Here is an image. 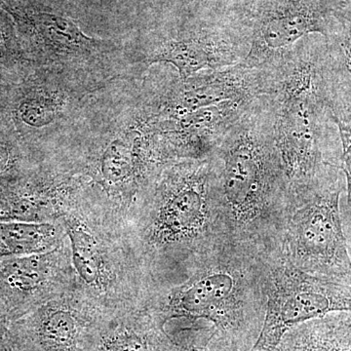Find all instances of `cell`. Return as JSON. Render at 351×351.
I'll return each instance as SVG.
<instances>
[{"label": "cell", "mask_w": 351, "mask_h": 351, "mask_svg": "<svg viewBox=\"0 0 351 351\" xmlns=\"http://www.w3.org/2000/svg\"><path fill=\"white\" fill-rule=\"evenodd\" d=\"M332 120L338 129L341 141V168L346 180V201L345 206L341 207L343 230L346 237H351V122L346 121L331 113Z\"/></svg>", "instance_id": "cell-18"}, {"label": "cell", "mask_w": 351, "mask_h": 351, "mask_svg": "<svg viewBox=\"0 0 351 351\" xmlns=\"http://www.w3.org/2000/svg\"><path fill=\"white\" fill-rule=\"evenodd\" d=\"M54 250L0 258V288L16 299H29L46 288L54 276Z\"/></svg>", "instance_id": "cell-13"}, {"label": "cell", "mask_w": 351, "mask_h": 351, "mask_svg": "<svg viewBox=\"0 0 351 351\" xmlns=\"http://www.w3.org/2000/svg\"><path fill=\"white\" fill-rule=\"evenodd\" d=\"M341 0H226L248 40L249 66H269L302 38L327 36Z\"/></svg>", "instance_id": "cell-7"}, {"label": "cell", "mask_w": 351, "mask_h": 351, "mask_svg": "<svg viewBox=\"0 0 351 351\" xmlns=\"http://www.w3.org/2000/svg\"><path fill=\"white\" fill-rule=\"evenodd\" d=\"M343 1H348V2H350L351 0H343Z\"/></svg>", "instance_id": "cell-27"}, {"label": "cell", "mask_w": 351, "mask_h": 351, "mask_svg": "<svg viewBox=\"0 0 351 351\" xmlns=\"http://www.w3.org/2000/svg\"><path fill=\"white\" fill-rule=\"evenodd\" d=\"M58 240L59 233L52 223L0 221V258L53 251Z\"/></svg>", "instance_id": "cell-14"}, {"label": "cell", "mask_w": 351, "mask_h": 351, "mask_svg": "<svg viewBox=\"0 0 351 351\" xmlns=\"http://www.w3.org/2000/svg\"><path fill=\"white\" fill-rule=\"evenodd\" d=\"M348 318H350V321L351 323V313H348Z\"/></svg>", "instance_id": "cell-26"}, {"label": "cell", "mask_w": 351, "mask_h": 351, "mask_svg": "<svg viewBox=\"0 0 351 351\" xmlns=\"http://www.w3.org/2000/svg\"><path fill=\"white\" fill-rule=\"evenodd\" d=\"M323 39L330 110L335 117L351 122V2L343 1Z\"/></svg>", "instance_id": "cell-11"}, {"label": "cell", "mask_w": 351, "mask_h": 351, "mask_svg": "<svg viewBox=\"0 0 351 351\" xmlns=\"http://www.w3.org/2000/svg\"><path fill=\"white\" fill-rule=\"evenodd\" d=\"M208 2H213V3H223L226 0H206Z\"/></svg>", "instance_id": "cell-25"}, {"label": "cell", "mask_w": 351, "mask_h": 351, "mask_svg": "<svg viewBox=\"0 0 351 351\" xmlns=\"http://www.w3.org/2000/svg\"><path fill=\"white\" fill-rule=\"evenodd\" d=\"M58 108L56 99L38 97L24 101L20 107V114L29 125L41 127L54 120Z\"/></svg>", "instance_id": "cell-20"}, {"label": "cell", "mask_w": 351, "mask_h": 351, "mask_svg": "<svg viewBox=\"0 0 351 351\" xmlns=\"http://www.w3.org/2000/svg\"><path fill=\"white\" fill-rule=\"evenodd\" d=\"M208 158L230 241L262 249L280 241L289 193L267 96L251 104Z\"/></svg>", "instance_id": "cell-2"}, {"label": "cell", "mask_w": 351, "mask_h": 351, "mask_svg": "<svg viewBox=\"0 0 351 351\" xmlns=\"http://www.w3.org/2000/svg\"><path fill=\"white\" fill-rule=\"evenodd\" d=\"M274 351H351L348 313L328 314L289 329Z\"/></svg>", "instance_id": "cell-12"}, {"label": "cell", "mask_w": 351, "mask_h": 351, "mask_svg": "<svg viewBox=\"0 0 351 351\" xmlns=\"http://www.w3.org/2000/svg\"><path fill=\"white\" fill-rule=\"evenodd\" d=\"M36 341L45 351H69L77 339L75 314L62 307H47L34 324Z\"/></svg>", "instance_id": "cell-16"}, {"label": "cell", "mask_w": 351, "mask_h": 351, "mask_svg": "<svg viewBox=\"0 0 351 351\" xmlns=\"http://www.w3.org/2000/svg\"><path fill=\"white\" fill-rule=\"evenodd\" d=\"M272 64L244 63L204 71L186 80L168 82L154 95L151 108L159 119H176L226 101H252L267 96L271 88Z\"/></svg>", "instance_id": "cell-9"}, {"label": "cell", "mask_w": 351, "mask_h": 351, "mask_svg": "<svg viewBox=\"0 0 351 351\" xmlns=\"http://www.w3.org/2000/svg\"><path fill=\"white\" fill-rule=\"evenodd\" d=\"M343 191L341 176L304 196L288 215L282 245L302 271L351 286V258L341 212Z\"/></svg>", "instance_id": "cell-6"}, {"label": "cell", "mask_w": 351, "mask_h": 351, "mask_svg": "<svg viewBox=\"0 0 351 351\" xmlns=\"http://www.w3.org/2000/svg\"><path fill=\"white\" fill-rule=\"evenodd\" d=\"M346 239H348V252H350V255L351 258V237H346Z\"/></svg>", "instance_id": "cell-23"}, {"label": "cell", "mask_w": 351, "mask_h": 351, "mask_svg": "<svg viewBox=\"0 0 351 351\" xmlns=\"http://www.w3.org/2000/svg\"><path fill=\"white\" fill-rule=\"evenodd\" d=\"M156 327L154 321L144 336L129 331L113 334L104 341L103 351H154L152 336Z\"/></svg>", "instance_id": "cell-19"}, {"label": "cell", "mask_w": 351, "mask_h": 351, "mask_svg": "<svg viewBox=\"0 0 351 351\" xmlns=\"http://www.w3.org/2000/svg\"><path fill=\"white\" fill-rule=\"evenodd\" d=\"M267 311L250 351H274L283 335L306 321L351 313V286L302 271L286 255L282 239L263 253Z\"/></svg>", "instance_id": "cell-5"}, {"label": "cell", "mask_w": 351, "mask_h": 351, "mask_svg": "<svg viewBox=\"0 0 351 351\" xmlns=\"http://www.w3.org/2000/svg\"><path fill=\"white\" fill-rule=\"evenodd\" d=\"M324 39L302 38L272 64L267 95L272 130L287 182L289 211L309 193L343 175L341 147L323 71Z\"/></svg>", "instance_id": "cell-1"}, {"label": "cell", "mask_w": 351, "mask_h": 351, "mask_svg": "<svg viewBox=\"0 0 351 351\" xmlns=\"http://www.w3.org/2000/svg\"><path fill=\"white\" fill-rule=\"evenodd\" d=\"M143 219V247L161 279L184 280L205 256L230 243L209 158L168 164L152 182Z\"/></svg>", "instance_id": "cell-4"}, {"label": "cell", "mask_w": 351, "mask_h": 351, "mask_svg": "<svg viewBox=\"0 0 351 351\" xmlns=\"http://www.w3.org/2000/svg\"><path fill=\"white\" fill-rule=\"evenodd\" d=\"M71 249V260L80 279L89 287L101 289L106 278V263L101 242L93 230L76 217L66 221Z\"/></svg>", "instance_id": "cell-15"}, {"label": "cell", "mask_w": 351, "mask_h": 351, "mask_svg": "<svg viewBox=\"0 0 351 351\" xmlns=\"http://www.w3.org/2000/svg\"><path fill=\"white\" fill-rule=\"evenodd\" d=\"M34 21L45 40L63 52L85 51L94 46L93 39L87 38L75 23L62 16L38 13Z\"/></svg>", "instance_id": "cell-17"}, {"label": "cell", "mask_w": 351, "mask_h": 351, "mask_svg": "<svg viewBox=\"0 0 351 351\" xmlns=\"http://www.w3.org/2000/svg\"><path fill=\"white\" fill-rule=\"evenodd\" d=\"M255 100L226 101L176 119H158L157 132L175 160L208 158Z\"/></svg>", "instance_id": "cell-10"}, {"label": "cell", "mask_w": 351, "mask_h": 351, "mask_svg": "<svg viewBox=\"0 0 351 351\" xmlns=\"http://www.w3.org/2000/svg\"><path fill=\"white\" fill-rule=\"evenodd\" d=\"M9 159H10V156H9L8 151L5 147L0 145V175L3 174L8 168Z\"/></svg>", "instance_id": "cell-21"}, {"label": "cell", "mask_w": 351, "mask_h": 351, "mask_svg": "<svg viewBox=\"0 0 351 351\" xmlns=\"http://www.w3.org/2000/svg\"><path fill=\"white\" fill-rule=\"evenodd\" d=\"M265 250L230 242L212 251L184 282L157 293L152 319L162 328L172 318L205 320L235 350L250 351L267 311Z\"/></svg>", "instance_id": "cell-3"}, {"label": "cell", "mask_w": 351, "mask_h": 351, "mask_svg": "<svg viewBox=\"0 0 351 351\" xmlns=\"http://www.w3.org/2000/svg\"><path fill=\"white\" fill-rule=\"evenodd\" d=\"M5 328H4L3 325H2V323L0 322V341H1V339H3L4 335H5Z\"/></svg>", "instance_id": "cell-22"}, {"label": "cell", "mask_w": 351, "mask_h": 351, "mask_svg": "<svg viewBox=\"0 0 351 351\" xmlns=\"http://www.w3.org/2000/svg\"><path fill=\"white\" fill-rule=\"evenodd\" d=\"M218 351H237V350H232V348H228V346H223V348H221V350H219Z\"/></svg>", "instance_id": "cell-24"}, {"label": "cell", "mask_w": 351, "mask_h": 351, "mask_svg": "<svg viewBox=\"0 0 351 351\" xmlns=\"http://www.w3.org/2000/svg\"><path fill=\"white\" fill-rule=\"evenodd\" d=\"M248 40L223 3H213L195 24L162 36L147 55L149 64L168 63L184 80L202 71L244 62Z\"/></svg>", "instance_id": "cell-8"}]
</instances>
